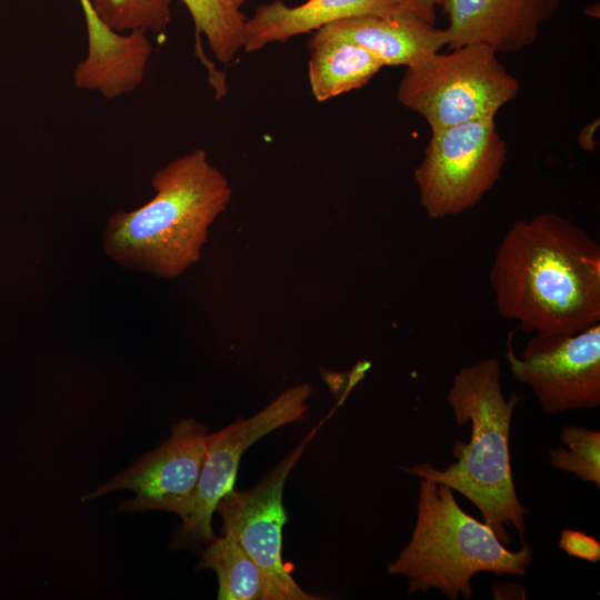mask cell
<instances>
[{"label":"cell","mask_w":600,"mask_h":600,"mask_svg":"<svg viewBox=\"0 0 600 600\" xmlns=\"http://www.w3.org/2000/svg\"><path fill=\"white\" fill-rule=\"evenodd\" d=\"M498 312L530 333H572L600 322V246L553 212L514 221L489 273Z\"/></svg>","instance_id":"obj_1"},{"label":"cell","mask_w":600,"mask_h":600,"mask_svg":"<svg viewBox=\"0 0 600 600\" xmlns=\"http://www.w3.org/2000/svg\"><path fill=\"white\" fill-rule=\"evenodd\" d=\"M151 184L154 196L149 201L108 218L102 249L127 270L172 279L199 261L209 229L229 204L232 190L200 148L160 168Z\"/></svg>","instance_id":"obj_2"},{"label":"cell","mask_w":600,"mask_h":600,"mask_svg":"<svg viewBox=\"0 0 600 600\" xmlns=\"http://www.w3.org/2000/svg\"><path fill=\"white\" fill-rule=\"evenodd\" d=\"M519 400L518 394L504 398L497 359L489 357L461 368L453 378L447 403L459 427L471 421L469 442H456L452 454L457 462L443 470L430 462L403 468L470 500L503 544L511 541L506 526L514 527L523 540L524 517L529 512L518 499L510 464V423Z\"/></svg>","instance_id":"obj_3"},{"label":"cell","mask_w":600,"mask_h":600,"mask_svg":"<svg viewBox=\"0 0 600 600\" xmlns=\"http://www.w3.org/2000/svg\"><path fill=\"white\" fill-rule=\"evenodd\" d=\"M532 549L511 551L484 522L464 512L452 489L421 478L417 520L408 544L388 563L392 576L408 579V593L438 589L451 600L473 594L478 572L526 576Z\"/></svg>","instance_id":"obj_4"},{"label":"cell","mask_w":600,"mask_h":600,"mask_svg":"<svg viewBox=\"0 0 600 600\" xmlns=\"http://www.w3.org/2000/svg\"><path fill=\"white\" fill-rule=\"evenodd\" d=\"M497 54L480 43L462 46L449 53H432L406 69L397 98L420 114L432 132L496 118L520 88Z\"/></svg>","instance_id":"obj_5"},{"label":"cell","mask_w":600,"mask_h":600,"mask_svg":"<svg viewBox=\"0 0 600 600\" xmlns=\"http://www.w3.org/2000/svg\"><path fill=\"white\" fill-rule=\"evenodd\" d=\"M508 148L496 118L468 121L432 132L414 181L433 219L474 207L499 180Z\"/></svg>","instance_id":"obj_6"},{"label":"cell","mask_w":600,"mask_h":600,"mask_svg":"<svg viewBox=\"0 0 600 600\" xmlns=\"http://www.w3.org/2000/svg\"><path fill=\"white\" fill-rule=\"evenodd\" d=\"M322 422L253 488L244 491L233 489L216 509L223 520V532L233 536L260 569L266 583V600L320 599L304 591L286 567L282 531L287 522L284 484Z\"/></svg>","instance_id":"obj_7"},{"label":"cell","mask_w":600,"mask_h":600,"mask_svg":"<svg viewBox=\"0 0 600 600\" xmlns=\"http://www.w3.org/2000/svg\"><path fill=\"white\" fill-rule=\"evenodd\" d=\"M310 394L308 383L291 387L256 414L239 418L208 436L196 494L172 541L173 548L200 547L213 539L212 516L219 501L234 489L243 453L270 432L302 419Z\"/></svg>","instance_id":"obj_8"},{"label":"cell","mask_w":600,"mask_h":600,"mask_svg":"<svg viewBox=\"0 0 600 600\" xmlns=\"http://www.w3.org/2000/svg\"><path fill=\"white\" fill-rule=\"evenodd\" d=\"M506 358L546 413L600 403V322L572 333H533L520 358L511 346Z\"/></svg>","instance_id":"obj_9"},{"label":"cell","mask_w":600,"mask_h":600,"mask_svg":"<svg viewBox=\"0 0 600 600\" xmlns=\"http://www.w3.org/2000/svg\"><path fill=\"white\" fill-rule=\"evenodd\" d=\"M208 429L193 419L180 420L170 437L154 450L138 458L128 469L82 500L130 489L136 496L119 504L121 511L161 510L183 520L191 508L208 441Z\"/></svg>","instance_id":"obj_10"},{"label":"cell","mask_w":600,"mask_h":600,"mask_svg":"<svg viewBox=\"0 0 600 600\" xmlns=\"http://www.w3.org/2000/svg\"><path fill=\"white\" fill-rule=\"evenodd\" d=\"M449 24L447 46L480 43L513 52L533 43L560 0H439Z\"/></svg>","instance_id":"obj_11"},{"label":"cell","mask_w":600,"mask_h":600,"mask_svg":"<svg viewBox=\"0 0 600 600\" xmlns=\"http://www.w3.org/2000/svg\"><path fill=\"white\" fill-rule=\"evenodd\" d=\"M367 16H418L430 23L436 18L434 10L420 0H308L297 7L277 0L258 7L246 21L243 49L258 51L332 22Z\"/></svg>","instance_id":"obj_12"},{"label":"cell","mask_w":600,"mask_h":600,"mask_svg":"<svg viewBox=\"0 0 600 600\" xmlns=\"http://www.w3.org/2000/svg\"><path fill=\"white\" fill-rule=\"evenodd\" d=\"M352 42L377 57L383 67H411L447 46L444 29L418 16L358 17L318 29Z\"/></svg>","instance_id":"obj_13"},{"label":"cell","mask_w":600,"mask_h":600,"mask_svg":"<svg viewBox=\"0 0 600 600\" xmlns=\"http://www.w3.org/2000/svg\"><path fill=\"white\" fill-rule=\"evenodd\" d=\"M308 47L310 87L320 102L363 87L383 68L381 61L362 47L320 30Z\"/></svg>","instance_id":"obj_14"},{"label":"cell","mask_w":600,"mask_h":600,"mask_svg":"<svg viewBox=\"0 0 600 600\" xmlns=\"http://www.w3.org/2000/svg\"><path fill=\"white\" fill-rule=\"evenodd\" d=\"M196 569L216 572L220 600H266L260 569L230 533L214 536L207 543Z\"/></svg>","instance_id":"obj_15"},{"label":"cell","mask_w":600,"mask_h":600,"mask_svg":"<svg viewBox=\"0 0 600 600\" xmlns=\"http://www.w3.org/2000/svg\"><path fill=\"white\" fill-rule=\"evenodd\" d=\"M196 30L218 60L229 62L243 49L246 19L232 0H182Z\"/></svg>","instance_id":"obj_16"},{"label":"cell","mask_w":600,"mask_h":600,"mask_svg":"<svg viewBox=\"0 0 600 600\" xmlns=\"http://www.w3.org/2000/svg\"><path fill=\"white\" fill-rule=\"evenodd\" d=\"M172 0H89L97 16L118 33L163 32L171 20Z\"/></svg>","instance_id":"obj_17"},{"label":"cell","mask_w":600,"mask_h":600,"mask_svg":"<svg viewBox=\"0 0 600 600\" xmlns=\"http://www.w3.org/2000/svg\"><path fill=\"white\" fill-rule=\"evenodd\" d=\"M560 439L567 448L552 449L550 464L599 488L600 432L580 426H566Z\"/></svg>","instance_id":"obj_18"},{"label":"cell","mask_w":600,"mask_h":600,"mask_svg":"<svg viewBox=\"0 0 600 600\" xmlns=\"http://www.w3.org/2000/svg\"><path fill=\"white\" fill-rule=\"evenodd\" d=\"M559 548L569 556L581 560L589 562H597L600 560L599 541L580 530H562Z\"/></svg>","instance_id":"obj_19"},{"label":"cell","mask_w":600,"mask_h":600,"mask_svg":"<svg viewBox=\"0 0 600 600\" xmlns=\"http://www.w3.org/2000/svg\"><path fill=\"white\" fill-rule=\"evenodd\" d=\"M599 124V120L592 121L590 124H588L583 130L581 131L579 136V143L580 146L586 150H592L596 147V142L593 140L596 128Z\"/></svg>","instance_id":"obj_20"},{"label":"cell","mask_w":600,"mask_h":600,"mask_svg":"<svg viewBox=\"0 0 600 600\" xmlns=\"http://www.w3.org/2000/svg\"><path fill=\"white\" fill-rule=\"evenodd\" d=\"M81 2V6H82V9H83V14L84 16H89L91 13H93V10L89 3V0H80Z\"/></svg>","instance_id":"obj_21"},{"label":"cell","mask_w":600,"mask_h":600,"mask_svg":"<svg viewBox=\"0 0 600 600\" xmlns=\"http://www.w3.org/2000/svg\"><path fill=\"white\" fill-rule=\"evenodd\" d=\"M420 1L433 10H434V4H439V0H420Z\"/></svg>","instance_id":"obj_22"},{"label":"cell","mask_w":600,"mask_h":600,"mask_svg":"<svg viewBox=\"0 0 600 600\" xmlns=\"http://www.w3.org/2000/svg\"><path fill=\"white\" fill-rule=\"evenodd\" d=\"M232 1L237 7L240 8L244 3L246 0H232Z\"/></svg>","instance_id":"obj_23"}]
</instances>
